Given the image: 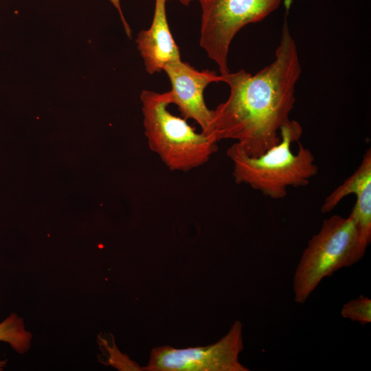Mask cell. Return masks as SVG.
Wrapping results in <instances>:
<instances>
[{
	"label": "cell",
	"mask_w": 371,
	"mask_h": 371,
	"mask_svg": "<svg viewBox=\"0 0 371 371\" xmlns=\"http://www.w3.org/2000/svg\"><path fill=\"white\" fill-rule=\"evenodd\" d=\"M302 68L296 43L284 20L274 60L255 74L240 69L221 74L227 99L213 111L209 135L233 139L247 155L258 157L276 145L291 120Z\"/></svg>",
	"instance_id": "cell-1"
},
{
	"label": "cell",
	"mask_w": 371,
	"mask_h": 371,
	"mask_svg": "<svg viewBox=\"0 0 371 371\" xmlns=\"http://www.w3.org/2000/svg\"><path fill=\"white\" fill-rule=\"evenodd\" d=\"M302 134L301 125L290 120L280 131V142L258 157L247 155L234 143L227 150L233 164V177L238 184H245L272 199H282L289 188L304 187L319 170L311 150L299 143L297 153L291 144Z\"/></svg>",
	"instance_id": "cell-2"
},
{
	"label": "cell",
	"mask_w": 371,
	"mask_h": 371,
	"mask_svg": "<svg viewBox=\"0 0 371 371\" xmlns=\"http://www.w3.org/2000/svg\"><path fill=\"white\" fill-rule=\"evenodd\" d=\"M140 100L148 147L170 170L187 172L199 168L216 152L218 142L214 137L196 132L187 120L170 112V91L143 90Z\"/></svg>",
	"instance_id": "cell-3"
},
{
	"label": "cell",
	"mask_w": 371,
	"mask_h": 371,
	"mask_svg": "<svg viewBox=\"0 0 371 371\" xmlns=\"http://www.w3.org/2000/svg\"><path fill=\"white\" fill-rule=\"evenodd\" d=\"M367 248L349 216L333 215L324 220L320 230L308 241L295 269V302L304 304L324 278L358 262Z\"/></svg>",
	"instance_id": "cell-4"
},
{
	"label": "cell",
	"mask_w": 371,
	"mask_h": 371,
	"mask_svg": "<svg viewBox=\"0 0 371 371\" xmlns=\"http://www.w3.org/2000/svg\"><path fill=\"white\" fill-rule=\"evenodd\" d=\"M201 6L200 45L217 65L229 72L231 43L245 25L260 21L286 0H198Z\"/></svg>",
	"instance_id": "cell-5"
},
{
	"label": "cell",
	"mask_w": 371,
	"mask_h": 371,
	"mask_svg": "<svg viewBox=\"0 0 371 371\" xmlns=\"http://www.w3.org/2000/svg\"><path fill=\"white\" fill-rule=\"evenodd\" d=\"M242 324L236 321L217 342L206 346L177 349L170 346L154 348L148 371H248L238 361L243 349Z\"/></svg>",
	"instance_id": "cell-6"
},
{
	"label": "cell",
	"mask_w": 371,
	"mask_h": 371,
	"mask_svg": "<svg viewBox=\"0 0 371 371\" xmlns=\"http://www.w3.org/2000/svg\"><path fill=\"white\" fill-rule=\"evenodd\" d=\"M164 71L172 85V104L177 106L183 118L194 120L201 132L209 135L213 111L207 108L203 93L210 84L222 82L221 75L209 69L198 70L181 60L167 65Z\"/></svg>",
	"instance_id": "cell-7"
},
{
	"label": "cell",
	"mask_w": 371,
	"mask_h": 371,
	"mask_svg": "<svg viewBox=\"0 0 371 371\" xmlns=\"http://www.w3.org/2000/svg\"><path fill=\"white\" fill-rule=\"evenodd\" d=\"M350 194H355L357 200L349 216L354 221L362 242L368 247L371 241L370 148L366 150L354 173L326 197L321 212L326 214L333 211Z\"/></svg>",
	"instance_id": "cell-8"
},
{
	"label": "cell",
	"mask_w": 371,
	"mask_h": 371,
	"mask_svg": "<svg viewBox=\"0 0 371 371\" xmlns=\"http://www.w3.org/2000/svg\"><path fill=\"white\" fill-rule=\"evenodd\" d=\"M167 1L155 0L152 23L148 30L140 31L136 38L137 49L149 74L160 72L167 65L181 60L179 49L167 21Z\"/></svg>",
	"instance_id": "cell-9"
},
{
	"label": "cell",
	"mask_w": 371,
	"mask_h": 371,
	"mask_svg": "<svg viewBox=\"0 0 371 371\" xmlns=\"http://www.w3.org/2000/svg\"><path fill=\"white\" fill-rule=\"evenodd\" d=\"M32 334L25 329L23 319L16 313H11L0 322V341L7 343L19 354L30 348Z\"/></svg>",
	"instance_id": "cell-10"
},
{
	"label": "cell",
	"mask_w": 371,
	"mask_h": 371,
	"mask_svg": "<svg viewBox=\"0 0 371 371\" xmlns=\"http://www.w3.org/2000/svg\"><path fill=\"white\" fill-rule=\"evenodd\" d=\"M341 315L346 319L357 322L361 325L371 322V300L360 295L344 304Z\"/></svg>",
	"instance_id": "cell-11"
},
{
	"label": "cell",
	"mask_w": 371,
	"mask_h": 371,
	"mask_svg": "<svg viewBox=\"0 0 371 371\" xmlns=\"http://www.w3.org/2000/svg\"><path fill=\"white\" fill-rule=\"evenodd\" d=\"M109 1L119 12V14H120L121 20L122 21V23L124 25V30L126 34L128 35V36L131 37V29L129 25L128 24V23L126 22L124 16V14L122 13L121 5H120V0H109Z\"/></svg>",
	"instance_id": "cell-12"
},
{
	"label": "cell",
	"mask_w": 371,
	"mask_h": 371,
	"mask_svg": "<svg viewBox=\"0 0 371 371\" xmlns=\"http://www.w3.org/2000/svg\"><path fill=\"white\" fill-rule=\"evenodd\" d=\"M6 360H0V371L3 370L6 366Z\"/></svg>",
	"instance_id": "cell-13"
},
{
	"label": "cell",
	"mask_w": 371,
	"mask_h": 371,
	"mask_svg": "<svg viewBox=\"0 0 371 371\" xmlns=\"http://www.w3.org/2000/svg\"><path fill=\"white\" fill-rule=\"evenodd\" d=\"M193 0H180L181 3L183 5H188Z\"/></svg>",
	"instance_id": "cell-14"
}]
</instances>
